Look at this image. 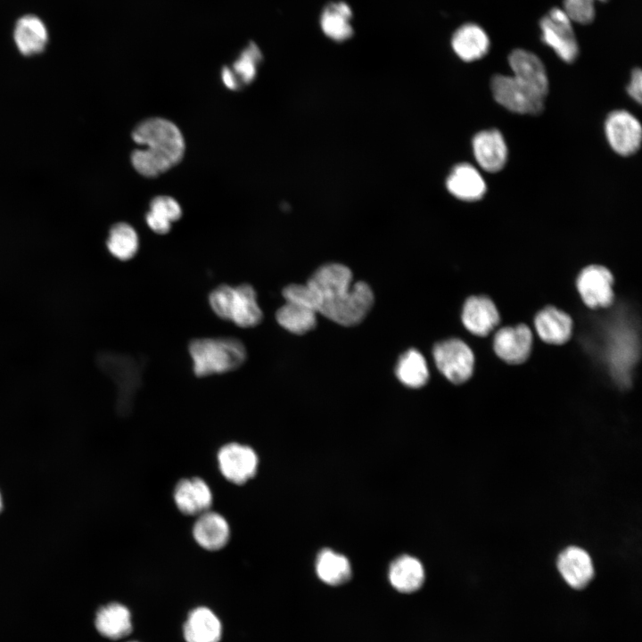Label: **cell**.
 I'll list each match as a JSON object with an SVG mask.
<instances>
[{
  "mask_svg": "<svg viewBox=\"0 0 642 642\" xmlns=\"http://www.w3.org/2000/svg\"><path fill=\"white\" fill-rule=\"evenodd\" d=\"M221 635V622L209 608L197 607L188 614L184 625L186 642H218Z\"/></svg>",
  "mask_w": 642,
  "mask_h": 642,
  "instance_id": "cell-22",
  "label": "cell"
},
{
  "mask_svg": "<svg viewBox=\"0 0 642 642\" xmlns=\"http://www.w3.org/2000/svg\"><path fill=\"white\" fill-rule=\"evenodd\" d=\"M262 55L258 46L251 43L244 48L232 67H224L221 72L222 81L231 90H240L248 86L256 78L258 66Z\"/></svg>",
  "mask_w": 642,
  "mask_h": 642,
  "instance_id": "cell-19",
  "label": "cell"
},
{
  "mask_svg": "<svg viewBox=\"0 0 642 642\" xmlns=\"http://www.w3.org/2000/svg\"><path fill=\"white\" fill-rule=\"evenodd\" d=\"M109 252L119 260H128L137 252L139 241L136 230L129 224H114L106 241Z\"/></svg>",
  "mask_w": 642,
  "mask_h": 642,
  "instance_id": "cell-31",
  "label": "cell"
},
{
  "mask_svg": "<svg viewBox=\"0 0 642 642\" xmlns=\"http://www.w3.org/2000/svg\"><path fill=\"white\" fill-rule=\"evenodd\" d=\"M263 318V313L257 300V292L249 284L235 287V298L230 320L242 328L253 327Z\"/></svg>",
  "mask_w": 642,
  "mask_h": 642,
  "instance_id": "cell-24",
  "label": "cell"
},
{
  "mask_svg": "<svg viewBox=\"0 0 642 642\" xmlns=\"http://www.w3.org/2000/svg\"><path fill=\"white\" fill-rule=\"evenodd\" d=\"M513 77L542 98L547 95L548 80L544 64L531 52L515 49L508 56Z\"/></svg>",
  "mask_w": 642,
  "mask_h": 642,
  "instance_id": "cell-13",
  "label": "cell"
},
{
  "mask_svg": "<svg viewBox=\"0 0 642 642\" xmlns=\"http://www.w3.org/2000/svg\"><path fill=\"white\" fill-rule=\"evenodd\" d=\"M193 537L203 549L219 550L229 540L230 527L222 514L210 509L197 516L193 526Z\"/></svg>",
  "mask_w": 642,
  "mask_h": 642,
  "instance_id": "cell-17",
  "label": "cell"
},
{
  "mask_svg": "<svg viewBox=\"0 0 642 642\" xmlns=\"http://www.w3.org/2000/svg\"><path fill=\"white\" fill-rule=\"evenodd\" d=\"M145 221L148 226L156 234L165 235L170 231L171 223L150 210L145 215Z\"/></svg>",
  "mask_w": 642,
  "mask_h": 642,
  "instance_id": "cell-35",
  "label": "cell"
},
{
  "mask_svg": "<svg viewBox=\"0 0 642 642\" xmlns=\"http://www.w3.org/2000/svg\"><path fill=\"white\" fill-rule=\"evenodd\" d=\"M95 624L99 633L111 639H119L132 630L129 610L119 603L101 607L95 615Z\"/></svg>",
  "mask_w": 642,
  "mask_h": 642,
  "instance_id": "cell-25",
  "label": "cell"
},
{
  "mask_svg": "<svg viewBox=\"0 0 642 642\" xmlns=\"http://www.w3.org/2000/svg\"><path fill=\"white\" fill-rule=\"evenodd\" d=\"M533 333L525 324L504 326L498 329L492 341L497 357L509 365L524 363L531 355Z\"/></svg>",
  "mask_w": 642,
  "mask_h": 642,
  "instance_id": "cell-9",
  "label": "cell"
},
{
  "mask_svg": "<svg viewBox=\"0 0 642 642\" xmlns=\"http://www.w3.org/2000/svg\"><path fill=\"white\" fill-rule=\"evenodd\" d=\"M461 321L470 333L486 337L499 325L500 314L490 297L472 295L465 300Z\"/></svg>",
  "mask_w": 642,
  "mask_h": 642,
  "instance_id": "cell-12",
  "label": "cell"
},
{
  "mask_svg": "<svg viewBox=\"0 0 642 642\" xmlns=\"http://www.w3.org/2000/svg\"><path fill=\"white\" fill-rule=\"evenodd\" d=\"M389 580L399 592H415L422 587L424 580L423 564L411 556H401L391 564Z\"/></svg>",
  "mask_w": 642,
  "mask_h": 642,
  "instance_id": "cell-23",
  "label": "cell"
},
{
  "mask_svg": "<svg viewBox=\"0 0 642 642\" xmlns=\"http://www.w3.org/2000/svg\"><path fill=\"white\" fill-rule=\"evenodd\" d=\"M490 86L495 100L511 111L535 115L543 111L544 98L531 91L513 76L495 75Z\"/></svg>",
  "mask_w": 642,
  "mask_h": 642,
  "instance_id": "cell-7",
  "label": "cell"
},
{
  "mask_svg": "<svg viewBox=\"0 0 642 642\" xmlns=\"http://www.w3.org/2000/svg\"><path fill=\"white\" fill-rule=\"evenodd\" d=\"M432 356L438 370L452 383L462 384L473 375V351L464 341L450 338L436 343Z\"/></svg>",
  "mask_w": 642,
  "mask_h": 642,
  "instance_id": "cell-4",
  "label": "cell"
},
{
  "mask_svg": "<svg viewBox=\"0 0 642 642\" xmlns=\"http://www.w3.org/2000/svg\"><path fill=\"white\" fill-rule=\"evenodd\" d=\"M220 473L229 482L243 485L258 471L259 457L250 446L231 442L221 447L217 455Z\"/></svg>",
  "mask_w": 642,
  "mask_h": 642,
  "instance_id": "cell-8",
  "label": "cell"
},
{
  "mask_svg": "<svg viewBox=\"0 0 642 642\" xmlns=\"http://www.w3.org/2000/svg\"><path fill=\"white\" fill-rule=\"evenodd\" d=\"M605 135L612 149L620 155L635 153L641 143V126L638 120L626 111H614L605 120Z\"/></svg>",
  "mask_w": 642,
  "mask_h": 642,
  "instance_id": "cell-10",
  "label": "cell"
},
{
  "mask_svg": "<svg viewBox=\"0 0 642 642\" xmlns=\"http://www.w3.org/2000/svg\"><path fill=\"white\" fill-rule=\"evenodd\" d=\"M188 350L193 373L199 377L235 370L247 357L243 343L234 337L194 339Z\"/></svg>",
  "mask_w": 642,
  "mask_h": 642,
  "instance_id": "cell-3",
  "label": "cell"
},
{
  "mask_svg": "<svg viewBox=\"0 0 642 642\" xmlns=\"http://www.w3.org/2000/svg\"><path fill=\"white\" fill-rule=\"evenodd\" d=\"M614 277L609 268L590 264L578 274L575 285L582 302L591 309H605L614 300Z\"/></svg>",
  "mask_w": 642,
  "mask_h": 642,
  "instance_id": "cell-5",
  "label": "cell"
},
{
  "mask_svg": "<svg viewBox=\"0 0 642 642\" xmlns=\"http://www.w3.org/2000/svg\"><path fill=\"white\" fill-rule=\"evenodd\" d=\"M100 368L111 377L119 387L120 405L141 383L143 363L133 358L104 352L97 357Z\"/></svg>",
  "mask_w": 642,
  "mask_h": 642,
  "instance_id": "cell-11",
  "label": "cell"
},
{
  "mask_svg": "<svg viewBox=\"0 0 642 642\" xmlns=\"http://www.w3.org/2000/svg\"><path fill=\"white\" fill-rule=\"evenodd\" d=\"M351 270L338 263L318 268L304 284H289L282 294L286 301L303 304L344 326L360 323L371 309L374 297L370 286L352 283Z\"/></svg>",
  "mask_w": 642,
  "mask_h": 642,
  "instance_id": "cell-1",
  "label": "cell"
},
{
  "mask_svg": "<svg viewBox=\"0 0 642 642\" xmlns=\"http://www.w3.org/2000/svg\"><path fill=\"white\" fill-rule=\"evenodd\" d=\"M351 16V10L347 4L343 2L329 4L321 14V29L334 41L347 40L353 34Z\"/></svg>",
  "mask_w": 642,
  "mask_h": 642,
  "instance_id": "cell-27",
  "label": "cell"
},
{
  "mask_svg": "<svg viewBox=\"0 0 642 642\" xmlns=\"http://www.w3.org/2000/svg\"><path fill=\"white\" fill-rule=\"evenodd\" d=\"M627 92L631 98L638 103H641L642 94V72L637 68L631 73L630 81L627 86Z\"/></svg>",
  "mask_w": 642,
  "mask_h": 642,
  "instance_id": "cell-36",
  "label": "cell"
},
{
  "mask_svg": "<svg viewBox=\"0 0 642 642\" xmlns=\"http://www.w3.org/2000/svg\"><path fill=\"white\" fill-rule=\"evenodd\" d=\"M276 319L285 330L300 335L315 328L317 313L308 306L285 300L277 309Z\"/></svg>",
  "mask_w": 642,
  "mask_h": 642,
  "instance_id": "cell-28",
  "label": "cell"
},
{
  "mask_svg": "<svg viewBox=\"0 0 642 642\" xmlns=\"http://www.w3.org/2000/svg\"><path fill=\"white\" fill-rule=\"evenodd\" d=\"M451 45L460 59L465 62H473L488 53L490 39L485 30L479 25L467 23L455 31Z\"/></svg>",
  "mask_w": 642,
  "mask_h": 642,
  "instance_id": "cell-20",
  "label": "cell"
},
{
  "mask_svg": "<svg viewBox=\"0 0 642 642\" xmlns=\"http://www.w3.org/2000/svg\"><path fill=\"white\" fill-rule=\"evenodd\" d=\"M395 374L401 383L410 388H420L429 379L425 358L416 349H410L399 357Z\"/></svg>",
  "mask_w": 642,
  "mask_h": 642,
  "instance_id": "cell-30",
  "label": "cell"
},
{
  "mask_svg": "<svg viewBox=\"0 0 642 642\" xmlns=\"http://www.w3.org/2000/svg\"><path fill=\"white\" fill-rule=\"evenodd\" d=\"M174 501L177 509L185 515H196L210 509L212 491L208 483L200 477L180 480L174 490Z\"/></svg>",
  "mask_w": 642,
  "mask_h": 642,
  "instance_id": "cell-14",
  "label": "cell"
},
{
  "mask_svg": "<svg viewBox=\"0 0 642 642\" xmlns=\"http://www.w3.org/2000/svg\"><path fill=\"white\" fill-rule=\"evenodd\" d=\"M541 40L564 62L571 63L578 56L579 46L572 21L563 9L552 8L539 21Z\"/></svg>",
  "mask_w": 642,
  "mask_h": 642,
  "instance_id": "cell-6",
  "label": "cell"
},
{
  "mask_svg": "<svg viewBox=\"0 0 642 642\" xmlns=\"http://www.w3.org/2000/svg\"><path fill=\"white\" fill-rule=\"evenodd\" d=\"M235 298V287L221 284L209 295V303L213 312L224 320H230Z\"/></svg>",
  "mask_w": 642,
  "mask_h": 642,
  "instance_id": "cell-32",
  "label": "cell"
},
{
  "mask_svg": "<svg viewBox=\"0 0 642 642\" xmlns=\"http://www.w3.org/2000/svg\"><path fill=\"white\" fill-rule=\"evenodd\" d=\"M132 642H135V641H132Z\"/></svg>",
  "mask_w": 642,
  "mask_h": 642,
  "instance_id": "cell-38",
  "label": "cell"
},
{
  "mask_svg": "<svg viewBox=\"0 0 642 642\" xmlns=\"http://www.w3.org/2000/svg\"><path fill=\"white\" fill-rule=\"evenodd\" d=\"M316 572L323 582L332 586L342 585L351 576V567L348 558L331 549H324L318 554Z\"/></svg>",
  "mask_w": 642,
  "mask_h": 642,
  "instance_id": "cell-29",
  "label": "cell"
},
{
  "mask_svg": "<svg viewBox=\"0 0 642 642\" xmlns=\"http://www.w3.org/2000/svg\"><path fill=\"white\" fill-rule=\"evenodd\" d=\"M447 188L451 194L463 201H477L486 192V184L479 171L468 163L457 165L450 172Z\"/></svg>",
  "mask_w": 642,
  "mask_h": 642,
  "instance_id": "cell-21",
  "label": "cell"
},
{
  "mask_svg": "<svg viewBox=\"0 0 642 642\" xmlns=\"http://www.w3.org/2000/svg\"><path fill=\"white\" fill-rule=\"evenodd\" d=\"M14 39L22 54L32 55L44 50L47 43V31L38 18L27 15L17 22Z\"/></svg>",
  "mask_w": 642,
  "mask_h": 642,
  "instance_id": "cell-26",
  "label": "cell"
},
{
  "mask_svg": "<svg viewBox=\"0 0 642 642\" xmlns=\"http://www.w3.org/2000/svg\"><path fill=\"white\" fill-rule=\"evenodd\" d=\"M533 324L539 339L550 345H563L572 334L571 316L555 306L548 305L539 310Z\"/></svg>",
  "mask_w": 642,
  "mask_h": 642,
  "instance_id": "cell-16",
  "label": "cell"
},
{
  "mask_svg": "<svg viewBox=\"0 0 642 642\" xmlns=\"http://www.w3.org/2000/svg\"><path fill=\"white\" fill-rule=\"evenodd\" d=\"M473 151L479 165L488 172L499 171L507 159V147L497 129L483 130L473 139Z\"/></svg>",
  "mask_w": 642,
  "mask_h": 642,
  "instance_id": "cell-18",
  "label": "cell"
},
{
  "mask_svg": "<svg viewBox=\"0 0 642 642\" xmlns=\"http://www.w3.org/2000/svg\"><path fill=\"white\" fill-rule=\"evenodd\" d=\"M559 573L572 588L581 589L593 579L594 565L589 554L577 546L564 548L556 560Z\"/></svg>",
  "mask_w": 642,
  "mask_h": 642,
  "instance_id": "cell-15",
  "label": "cell"
},
{
  "mask_svg": "<svg viewBox=\"0 0 642 642\" xmlns=\"http://www.w3.org/2000/svg\"><path fill=\"white\" fill-rule=\"evenodd\" d=\"M150 211L162 217L170 223L177 221L182 216L179 203L172 197L159 195L150 202Z\"/></svg>",
  "mask_w": 642,
  "mask_h": 642,
  "instance_id": "cell-34",
  "label": "cell"
},
{
  "mask_svg": "<svg viewBox=\"0 0 642 642\" xmlns=\"http://www.w3.org/2000/svg\"><path fill=\"white\" fill-rule=\"evenodd\" d=\"M2 507H3V502H2L1 493H0V512L2 510Z\"/></svg>",
  "mask_w": 642,
  "mask_h": 642,
  "instance_id": "cell-37",
  "label": "cell"
},
{
  "mask_svg": "<svg viewBox=\"0 0 642 642\" xmlns=\"http://www.w3.org/2000/svg\"><path fill=\"white\" fill-rule=\"evenodd\" d=\"M605 2L607 0H564V11L572 21L580 24H588L593 21L595 12V2Z\"/></svg>",
  "mask_w": 642,
  "mask_h": 642,
  "instance_id": "cell-33",
  "label": "cell"
},
{
  "mask_svg": "<svg viewBox=\"0 0 642 642\" xmlns=\"http://www.w3.org/2000/svg\"><path fill=\"white\" fill-rule=\"evenodd\" d=\"M137 144L130 155L134 169L145 177H156L178 164L184 157L185 144L179 128L162 118H149L139 122L131 133Z\"/></svg>",
  "mask_w": 642,
  "mask_h": 642,
  "instance_id": "cell-2",
  "label": "cell"
}]
</instances>
